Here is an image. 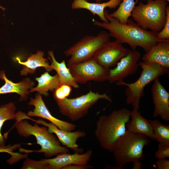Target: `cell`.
I'll return each instance as SVG.
<instances>
[{
  "label": "cell",
  "mask_w": 169,
  "mask_h": 169,
  "mask_svg": "<svg viewBox=\"0 0 169 169\" xmlns=\"http://www.w3.org/2000/svg\"><path fill=\"white\" fill-rule=\"evenodd\" d=\"M72 91L71 86L67 84L61 85L54 91V99L62 100L67 98Z\"/></svg>",
  "instance_id": "cell-26"
},
{
  "label": "cell",
  "mask_w": 169,
  "mask_h": 169,
  "mask_svg": "<svg viewBox=\"0 0 169 169\" xmlns=\"http://www.w3.org/2000/svg\"><path fill=\"white\" fill-rule=\"evenodd\" d=\"M86 1H88L90 0H86ZM95 1L96 3H101L102 1V0H94Z\"/></svg>",
  "instance_id": "cell-33"
},
{
  "label": "cell",
  "mask_w": 169,
  "mask_h": 169,
  "mask_svg": "<svg viewBox=\"0 0 169 169\" xmlns=\"http://www.w3.org/2000/svg\"><path fill=\"white\" fill-rule=\"evenodd\" d=\"M92 166L87 165H71L64 167L63 169H88L93 168Z\"/></svg>",
  "instance_id": "cell-31"
},
{
  "label": "cell",
  "mask_w": 169,
  "mask_h": 169,
  "mask_svg": "<svg viewBox=\"0 0 169 169\" xmlns=\"http://www.w3.org/2000/svg\"><path fill=\"white\" fill-rule=\"evenodd\" d=\"M44 52L38 51L36 54H32L25 62L21 61L18 57L16 58L18 63L24 66L20 71L21 74L26 76L28 73H33L35 72L36 69L39 67L44 68L48 72L53 70L48 59L44 58Z\"/></svg>",
  "instance_id": "cell-20"
},
{
  "label": "cell",
  "mask_w": 169,
  "mask_h": 169,
  "mask_svg": "<svg viewBox=\"0 0 169 169\" xmlns=\"http://www.w3.org/2000/svg\"><path fill=\"white\" fill-rule=\"evenodd\" d=\"M31 120L47 127L49 132L54 133L63 146L73 150L75 152H79L80 151L77 141L79 139L86 136L85 132L79 130L75 131H64L59 129L52 123H47L41 119Z\"/></svg>",
  "instance_id": "cell-15"
},
{
  "label": "cell",
  "mask_w": 169,
  "mask_h": 169,
  "mask_svg": "<svg viewBox=\"0 0 169 169\" xmlns=\"http://www.w3.org/2000/svg\"><path fill=\"white\" fill-rule=\"evenodd\" d=\"M107 32L101 31L96 36L86 35L64 52L66 57H70L67 66L77 64L93 58L96 52L105 43L110 41Z\"/></svg>",
  "instance_id": "cell-8"
},
{
  "label": "cell",
  "mask_w": 169,
  "mask_h": 169,
  "mask_svg": "<svg viewBox=\"0 0 169 169\" xmlns=\"http://www.w3.org/2000/svg\"><path fill=\"white\" fill-rule=\"evenodd\" d=\"M49 57L48 58L51 61L50 65L53 69L57 72L60 80V85L67 84L74 88H78L79 85L75 81L67 67L65 61L63 60L59 63L56 60L53 52L49 51L48 52Z\"/></svg>",
  "instance_id": "cell-21"
},
{
  "label": "cell",
  "mask_w": 169,
  "mask_h": 169,
  "mask_svg": "<svg viewBox=\"0 0 169 169\" xmlns=\"http://www.w3.org/2000/svg\"><path fill=\"white\" fill-rule=\"evenodd\" d=\"M141 57L142 61L169 68V39L157 42Z\"/></svg>",
  "instance_id": "cell-17"
},
{
  "label": "cell",
  "mask_w": 169,
  "mask_h": 169,
  "mask_svg": "<svg viewBox=\"0 0 169 169\" xmlns=\"http://www.w3.org/2000/svg\"><path fill=\"white\" fill-rule=\"evenodd\" d=\"M23 120H16L15 126L18 134L28 138L31 135L34 136L37 143L41 147L38 151H29V152L43 153L46 158H50L62 153H69V148L62 146L56 136L49 132L46 126H39L35 122L32 125Z\"/></svg>",
  "instance_id": "cell-3"
},
{
  "label": "cell",
  "mask_w": 169,
  "mask_h": 169,
  "mask_svg": "<svg viewBox=\"0 0 169 169\" xmlns=\"http://www.w3.org/2000/svg\"><path fill=\"white\" fill-rule=\"evenodd\" d=\"M16 108L14 104L10 102L0 106V146H4L5 143L1 132L2 127L5 121L9 120H16Z\"/></svg>",
  "instance_id": "cell-25"
},
{
  "label": "cell",
  "mask_w": 169,
  "mask_h": 169,
  "mask_svg": "<svg viewBox=\"0 0 169 169\" xmlns=\"http://www.w3.org/2000/svg\"><path fill=\"white\" fill-rule=\"evenodd\" d=\"M138 51L132 50L128 55L122 58L114 69H110L108 79L110 83L123 80L129 75L135 74L138 70V62L141 58Z\"/></svg>",
  "instance_id": "cell-12"
},
{
  "label": "cell",
  "mask_w": 169,
  "mask_h": 169,
  "mask_svg": "<svg viewBox=\"0 0 169 169\" xmlns=\"http://www.w3.org/2000/svg\"><path fill=\"white\" fill-rule=\"evenodd\" d=\"M138 64L142 70L136 81L129 84L122 80L116 82L115 84L127 86L125 90L127 104L131 105L133 108H137L139 110L140 99L144 95V87L160 76L168 73L169 68L146 61H140Z\"/></svg>",
  "instance_id": "cell-4"
},
{
  "label": "cell",
  "mask_w": 169,
  "mask_h": 169,
  "mask_svg": "<svg viewBox=\"0 0 169 169\" xmlns=\"http://www.w3.org/2000/svg\"><path fill=\"white\" fill-rule=\"evenodd\" d=\"M67 67L76 82L80 84L91 80L99 82L107 80L110 69L100 65L93 58Z\"/></svg>",
  "instance_id": "cell-10"
},
{
  "label": "cell",
  "mask_w": 169,
  "mask_h": 169,
  "mask_svg": "<svg viewBox=\"0 0 169 169\" xmlns=\"http://www.w3.org/2000/svg\"><path fill=\"white\" fill-rule=\"evenodd\" d=\"M2 147V146H0V147Z\"/></svg>",
  "instance_id": "cell-36"
},
{
  "label": "cell",
  "mask_w": 169,
  "mask_h": 169,
  "mask_svg": "<svg viewBox=\"0 0 169 169\" xmlns=\"http://www.w3.org/2000/svg\"><path fill=\"white\" fill-rule=\"evenodd\" d=\"M138 0H123L118 9L111 13H108L110 16L115 18L120 23L125 24L131 16L132 12ZM145 1L146 0H140Z\"/></svg>",
  "instance_id": "cell-23"
},
{
  "label": "cell",
  "mask_w": 169,
  "mask_h": 169,
  "mask_svg": "<svg viewBox=\"0 0 169 169\" xmlns=\"http://www.w3.org/2000/svg\"><path fill=\"white\" fill-rule=\"evenodd\" d=\"M28 104L34 106L35 108L33 111L28 112V116L38 117L46 119L62 130L72 131L75 130L76 125L59 120L51 114L46 106L40 94H37L35 98H30Z\"/></svg>",
  "instance_id": "cell-13"
},
{
  "label": "cell",
  "mask_w": 169,
  "mask_h": 169,
  "mask_svg": "<svg viewBox=\"0 0 169 169\" xmlns=\"http://www.w3.org/2000/svg\"><path fill=\"white\" fill-rule=\"evenodd\" d=\"M150 142L147 136L127 130L117 142L112 152L115 163L123 168L128 163L143 160L145 158L143 148Z\"/></svg>",
  "instance_id": "cell-6"
},
{
  "label": "cell",
  "mask_w": 169,
  "mask_h": 169,
  "mask_svg": "<svg viewBox=\"0 0 169 169\" xmlns=\"http://www.w3.org/2000/svg\"><path fill=\"white\" fill-rule=\"evenodd\" d=\"M167 5L165 0H148L145 4L140 2L134 7L131 17L142 28L158 33L166 23Z\"/></svg>",
  "instance_id": "cell-5"
},
{
  "label": "cell",
  "mask_w": 169,
  "mask_h": 169,
  "mask_svg": "<svg viewBox=\"0 0 169 169\" xmlns=\"http://www.w3.org/2000/svg\"><path fill=\"white\" fill-rule=\"evenodd\" d=\"M166 0V1H168V2L169 1V0Z\"/></svg>",
  "instance_id": "cell-35"
},
{
  "label": "cell",
  "mask_w": 169,
  "mask_h": 169,
  "mask_svg": "<svg viewBox=\"0 0 169 169\" xmlns=\"http://www.w3.org/2000/svg\"><path fill=\"white\" fill-rule=\"evenodd\" d=\"M151 93L154 109L153 117L160 116L164 121H169V93L160 82L159 78L154 81Z\"/></svg>",
  "instance_id": "cell-14"
},
{
  "label": "cell",
  "mask_w": 169,
  "mask_h": 169,
  "mask_svg": "<svg viewBox=\"0 0 169 169\" xmlns=\"http://www.w3.org/2000/svg\"><path fill=\"white\" fill-rule=\"evenodd\" d=\"M133 166L131 168L132 169H141L142 168V162L140 160H136L132 162Z\"/></svg>",
  "instance_id": "cell-32"
},
{
  "label": "cell",
  "mask_w": 169,
  "mask_h": 169,
  "mask_svg": "<svg viewBox=\"0 0 169 169\" xmlns=\"http://www.w3.org/2000/svg\"><path fill=\"white\" fill-rule=\"evenodd\" d=\"M155 156L157 159L169 158V145L159 144Z\"/></svg>",
  "instance_id": "cell-28"
},
{
  "label": "cell",
  "mask_w": 169,
  "mask_h": 169,
  "mask_svg": "<svg viewBox=\"0 0 169 169\" xmlns=\"http://www.w3.org/2000/svg\"><path fill=\"white\" fill-rule=\"evenodd\" d=\"M131 51L116 40L109 41L96 52L92 58L100 65L110 69L115 66Z\"/></svg>",
  "instance_id": "cell-11"
},
{
  "label": "cell",
  "mask_w": 169,
  "mask_h": 169,
  "mask_svg": "<svg viewBox=\"0 0 169 169\" xmlns=\"http://www.w3.org/2000/svg\"><path fill=\"white\" fill-rule=\"evenodd\" d=\"M20 145L19 144H17L14 146H5L0 147V153L5 152L11 154L12 156V158L10 159V160H12L13 161V157H15L16 160L17 161L18 160L21 156V155H18L17 153H13V151L17 148V147H19Z\"/></svg>",
  "instance_id": "cell-29"
},
{
  "label": "cell",
  "mask_w": 169,
  "mask_h": 169,
  "mask_svg": "<svg viewBox=\"0 0 169 169\" xmlns=\"http://www.w3.org/2000/svg\"><path fill=\"white\" fill-rule=\"evenodd\" d=\"M35 79L38 82V84L36 87L30 89L29 91V93L36 91L47 97L49 95V91H54L60 86L59 79L57 74L52 76L46 72Z\"/></svg>",
  "instance_id": "cell-22"
},
{
  "label": "cell",
  "mask_w": 169,
  "mask_h": 169,
  "mask_svg": "<svg viewBox=\"0 0 169 169\" xmlns=\"http://www.w3.org/2000/svg\"><path fill=\"white\" fill-rule=\"evenodd\" d=\"M136 108L131 111V120L127 123L126 128L129 131L145 135L154 141L153 129L148 120L143 117Z\"/></svg>",
  "instance_id": "cell-19"
},
{
  "label": "cell",
  "mask_w": 169,
  "mask_h": 169,
  "mask_svg": "<svg viewBox=\"0 0 169 169\" xmlns=\"http://www.w3.org/2000/svg\"><path fill=\"white\" fill-rule=\"evenodd\" d=\"M104 15L108 22H102L94 19L93 24L108 31L110 37L115 38L122 44H128L132 50H136L137 47H139L146 52L157 42L165 40L157 38V33L144 29L130 18L127 23L124 24L110 16L105 9Z\"/></svg>",
  "instance_id": "cell-1"
},
{
  "label": "cell",
  "mask_w": 169,
  "mask_h": 169,
  "mask_svg": "<svg viewBox=\"0 0 169 169\" xmlns=\"http://www.w3.org/2000/svg\"><path fill=\"white\" fill-rule=\"evenodd\" d=\"M0 78L4 80L5 84L0 88V95L16 93L20 95L19 101L26 100L29 92L28 90L33 88L35 85L34 82L29 78L23 79L18 83H14L8 80L3 71H0Z\"/></svg>",
  "instance_id": "cell-18"
},
{
  "label": "cell",
  "mask_w": 169,
  "mask_h": 169,
  "mask_svg": "<svg viewBox=\"0 0 169 169\" xmlns=\"http://www.w3.org/2000/svg\"><path fill=\"white\" fill-rule=\"evenodd\" d=\"M131 111L123 108L100 116L96 123L94 134L100 146L112 152L118 140L126 132Z\"/></svg>",
  "instance_id": "cell-2"
},
{
  "label": "cell",
  "mask_w": 169,
  "mask_h": 169,
  "mask_svg": "<svg viewBox=\"0 0 169 169\" xmlns=\"http://www.w3.org/2000/svg\"><path fill=\"white\" fill-rule=\"evenodd\" d=\"M93 153L89 149L82 154L75 152L60 153L54 158H46L39 161H35L26 158L22 167L23 169H61L65 167L75 164H88Z\"/></svg>",
  "instance_id": "cell-9"
},
{
  "label": "cell",
  "mask_w": 169,
  "mask_h": 169,
  "mask_svg": "<svg viewBox=\"0 0 169 169\" xmlns=\"http://www.w3.org/2000/svg\"><path fill=\"white\" fill-rule=\"evenodd\" d=\"M148 120L152 127L154 140L159 144L169 145V125L162 124L157 119Z\"/></svg>",
  "instance_id": "cell-24"
},
{
  "label": "cell",
  "mask_w": 169,
  "mask_h": 169,
  "mask_svg": "<svg viewBox=\"0 0 169 169\" xmlns=\"http://www.w3.org/2000/svg\"><path fill=\"white\" fill-rule=\"evenodd\" d=\"M0 8H1L2 9H3V10H4V8H3V7H2L0 6Z\"/></svg>",
  "instance_id": "cell-34"
},
{
  "label": "cell",
  "mask_w": 169,
  "mask_h": 169,
  "mask_svg": "<svg viewBox=\"0 0 169 169\" xmlns=\"http://www.w3.org/2000/svg\"><path fill=\"white\" fill-rule=\"evenodd\" d=\"M156 162V166L158 169H169V161L166 158L157 159Z\"/></svg>",
  "instance_id": "cell-30"
},
{
  "label": "cell",
  "mask_w": 169,
  "mask_h": 169,
  "mask_svg": "<svg viewBox=\"0 0 169 169\" xmlns=\"http://www.w3.org/2000/svg\"><path fill=\"white\" fill-rule=\"evenodd\" d=\"M123 0H109L103 3H92L86 0H73L71 7L73 9H84L90 11L93 15H97L103 22L108 21L105 18L104 11L105 8L114 9L119 6Z\"/></svg>",
  "instance_id": "cell-16"
},
{
  "label": "cell",
  "mask_w": 169,
  "mask_h": 169,
  "mask_svg": "<svg viewBox=\"0 0 169 169\" xmlns=\"http://www.w3.org/2000/svg\"><path fill=\"white\" fill-rule=\"evenodd\" d=\"M166 20L161 30L157 33V37L160 40L169 39V6L166 8Z\"/></svg>",
  "instance_id": "cell-27"
},
{
  "label": "cell",
  "mask_w": 169,
  "mask_h": 169,
  "mask_svg": "<svg viewBox=\"0 0 169 169\" xmlns=\"http://www.w3.org/2000/svg\"><path fill=\"white\" fill-rule=\"evenodd\" d=\"M60 113L72 121H76L85 117L89 109L98 101L104 99L111 102L106 93L100 94L90 90L85 94L74 98L63 100L54 99Z\"/></svg>",
  "instance_id": "cell-7"
}]
</instances>
